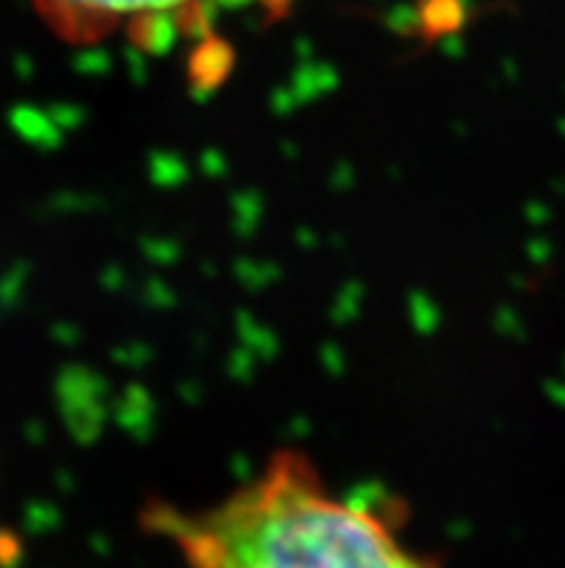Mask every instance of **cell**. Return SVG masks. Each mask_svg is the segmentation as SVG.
I'll list each match as a JSON object with an SVG mask.
<instances>
[{"label":"cell","instance_id":"6da1fadb","mask_svg":"<svg viewBox=\"0 0 565 568\" xmlns=\"http://www.w3.org/2000/svg\"><path fill=\"white\" fill-rule=\"evenodd\" d=\"M145 525L188 568H442L370 502L341 497L301 453L200 511L150 505Z\"/></svg>","mask_w":565,"mask_h":568},{"label":"cell","instance_id":"7a4b0ae2","mask_svg":"<svg viewBox=\"0 0 565 568\" xmlns=\"http://www.w3.org/2000/svg\"><path fill=\"white\" fill-rule=\"evenodd\" d=\"M194 0H35V7L61 38L99 41L124 24L177 15Z\"/></svg>","mask_w":565,"mask_h":568}]
</instances>
